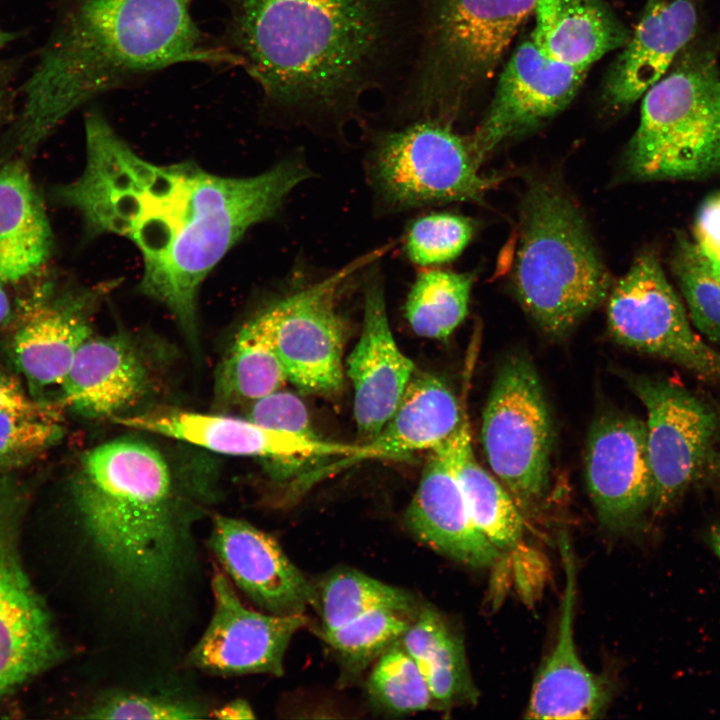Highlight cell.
Returning <instances> with one entry per match:
<instances>
[{
  "label": "cell",
  "instance_id": "cell-1",
  "mask_svg": "<svg viewBox=\"0 0 720 720\" xmlns=\"http://www.w3.org/2000/svg\"><path fill=\"white\" fill-rule=\"evenodd\" d=\"M86 163L52 191L86 231L131 240L142 254L139 289L163 304L192 340L201 283L253 225L273 217L312 173L291 157L256 176L221 177L191 162L152 164L97 111L85 117Z\"/></svg>",
  "mask_w": 720,
  "mask_h": 720
},
{
  "label": "cell",
  "instance_id": "cell-2",
  "mask_svg": "<svg viewBox=\"0 0 720 720\" xmlns=\"http://www.w3.org/2000/svg\"><path fill=\"white\" fill-rule=\"evenodd\" d=\"M223 44L295 125L341 131L378 92L387 99L415 54L413 0H224Z\"/></svg>",
  "mask_w": 720,
  "mask_h": 720
},
{
  "label": "cell",
  "instance_id": "cell-3",
  "mask_svg": "<svg viewBox=\"0 0 720 720\" xmlns=\"http://www.w3.org/2000/svg\"><path fill=\"white\" fill-rule=\"evenodd\" d=\"M194 0H64L22 88L6 157L30 154L76 108L95 96L171 65L240 66L194 22Z\"/></svg>",
  "mask_w": 720,
  "mask_h": 720
},
{
  "label": "cell",
  "instance_id": "cell-4",
  "mask_svg": "<svg viewBox=\"0 0 720 720\" xmlns=\"http://www.w3.org/2000/svg\"><path fill=\"white\" fill-rule=\"evenodd\" d=\"M73 495L91 543L122 583L144 595L173 584L188 536L158 449L133 438L93 448L83 457Z\"/></svg>",
  "mask_w": 720,
  "mask_h": 720
},
{
  "label": "cell",
  "instance_id": "cell-5",
  "mask_svg": "<svg viewBox=\"0 0 720 720\" xmlns=\"http://www.w3.org/2000/svg\"><path fill=\"white\" fill-rule=\"evenodd\" d=\"M537 0H413L418 18L412 63L386 101L397 123L453 125L494 77Z\"/></svg>",
  "mask_w": 720,
  "mask_h": 720
},
{
  "label": "cell",
  "instance_id": "cell-6",
  "mask_svg": "<svg viewBox=\"0 0 720 720\" xmlns=\"http://www.w3.org/2000/svg\"><path fill=\"white\" fill-rule=\"evenodd\" d=\"M521 215L516 291L537 325L561 337L606 299L610 278L582 215L559 187L531 182Z\"/></svg>",
  "mask_w": 720,
  "mask_h": 720
},
{
  "label": "cell",
  "instance_id": "cell-7",
  "mask_svg": "<svg viewBox=\"0 0 720 720\" xmlns=\"http://www.w3.org/2000/svg\"><path fill=\"white\" fill-rule=\"evenodd\" d=\"M625 165L640 180L688 181L720 171V65L690 45L642 96Z\"/></svg>",
  "mask_w": 720,
  "mask_h": 720
},
{
  "label": "cell",
  "instance_id": "cell-8",
  "mask_svg": "<svg viewBox=\"0 0 720 720\" xmlns=\"http://www.w3.org/2000/svg\"><path fill=\"white\" fill-rule=\"evenodd\" d=\"M469 138L421 119L374 133L366 158L376 208L394 214L453 201H481L497 182L479 173Z\"/></svg>",
  "mask_w": 720,
  "mask_h": 720
},
{
  "label": "cell",
  "instance_id": "cell-9",
  "mask_svg": "<svg viewBox=\"0 0 720 720\" xmlns=\"http://www.w3.org/2000/svg\"><path fill=\"white\" fill-rule=\"evenodd\" d=\"M390 247L362 255L317 281L296 284L262 310L288 381L300 391L324 397L341 392L347 326L339 311L340 296Z\"/></svg>",
  "mask_w": 720,
  "mask_h": 720
},
{
  "label": "cell",
  "instance_id": "cell-10",
  "mask_svg": "<svg viewBox=\"0 0 720 720\" xmlns=\"http://www.w3.org/2000/svg\"><path fill=\"white\" fill-rule=\"evenodd\" d=\"M481 439L493 473L518 506L540 502L549 486L552 424L539 376L524 355L499 368L482 417Z\"/></svg>",
  "mask_w": 720,
  "mask_h": 720
},
{
  "label": "cell",
  "instance_id": "cell-11",
  "mask_svg": "<svg viewBox=\"0 0 720 720\" xmlns=\"http://www.w3.org/2000/svg\"><path fill=\"white\" fill-rule=\"evenodd\" d=\"M27 500L24 487L0 472V701L60 657L51 617L21 559Z\"/></svg>",
  "mask_w": 720,
  "mask_h": 720
},
{
  "label": "cell",
  "instance_id": "cell-12",
  "mask_svg": "<svg viewBox=\"0 0 720 720\" xmlns=\"http://www.w3.org/2000/svg\"><path fill=\"white\" fill-rule=\"evenodd\" d=\"M607 320L621 345L669 360L704 380L720 381V352L693 331L653 254L637 257L613 287Z\"/></svg>",
  "mask_w": 720,
  "mask_h": 720
},
{
  "label": "cell",
  "instance_id": "cell-13",
  "mask_svg": "<svg viewBox=\"0 0 720 720\" xmlns=\"http://www.w3.org/2000/svg\"><path fill=\"white\" fill-rule=\"evenodd\" d=\"M632 388L647 411L652 510L658 513L703 475L713 457L718 419L707 404L674 383L637 378Z\"/></svg>",
  "mask_w": 720,
  "mask_h": 720
},
{
  "label": "cell",
  "instance_id": "cell-14",
  "mask_svg": "<svg viewBox=\"0 0 720 720\" xmlns=\"http://www.w3.org/2000/svg\"><path fill=\"white\" fill-rule=\"evenodd\" d=\"M211 588L212 616L188 654V664L221 676H281L290 640L307 623L304 614L276 615L248 608L217 566Z\"/></svg>",
  "mask_w": 720,
  "mask_h": 720
},
{
  "label": "cell",
  "instance_id": "cell-15",
  "mask_svg": "<svg viewBox=\"0 0 720 720\" xmlns=\"http://www.w3.org/2000/svg\"><path fill=\"white\" fill-rule=\"evenodd\" d=\"M589 69L554 60L529 37L501 71L482 121L469 142L479 163L503 141L550 119L576 96Z\"/></svg>",
  "mask_w": 720,
  "mask_h": 720
},
{
  "label": "cell",
  "instance_id": "cell-16",
  "mask_svg": "<svg viewBox=\"0 0 720 720\" xmlns=\"http://www.w3.org/2000/svg\"><path fill=\"white\" fill-rule=\"evenodd\" d=\"M112 420L128 428L181 440L221 454L280 462L290 469L325 458H348L357 462L366 454L362 444L311 439L272 429L248 418L227 415L162 410L121 415Z\"/></svg>",
  "mask_w": 720,
  "mask_h": 720
},
{
  "label": "cell",
  "instance_id": "cell-17",
  "mask_svg": "<svg viewBox=\"0 0 720 720\" xmlns=\"http://www.w3.org/2000/svg\"><path fill=\"white\" fill-rule=\"evenodd\" d=\"M585 479L604 526L618 531L637 524L654 496L645 424L623 414L598 417L588 436Z\"/></svg>",
  "mask_w": 720,
  "mask_h": 720
},
{
  "label": "cell",
  "instance_id": "cell-18",
  "mask_svg": "<svg viewBox=\"0 0 720 720\" xmlns=\"http://www.w3.org/2000/svg\"><path fill=\"white\" fill-rule=\"evenodd\" d=\"M209 546L223 572L264 612L304 614L317 594L270 534L244 520L215 515Z\"/></svg>",
  "mask_w": 720,
  "mask_h": 720
},
{
  "label": "cell",
  "instance_id": "cell-19",
  "mask_svg": "<svg viewBox=\"0 0 720 720\" xmlns=\"http://www.w3.org/2000/svg\"><path fill=\"white\" fill-rule=\"evenodd\" d=\"M364 280L362 331L346 360L361 443L369 442L379 434L416 370L412 360L398 347L391 331L383 282L374 264Z\"/></svg>",
  "mask_w": 720,
  "mask_h": 720
},
{
  "label": "cell",
  "instance_id": "cell-20",
  "mask_svg": "<svg viewBox=\"0 0 720 720\" xmlns=\"http://www.w3.org/2000/svg\"><path fill=\"white\" fill-rule=\"evenodd\" d=\"M448 439L429 450L405 523L434 551L473 568L488 567L501 552L471 517L452 465Z\"/></svg>",
  "mask_w": 720,
  "mask_h": 720
},
{
  "label": "cell",
  "instance_id": "cell-21",
  "mask_svg": "<svg viewBox=\"0 0 720 720\" xmlns=\"http://www.w3.org/2000/svg\"><path fill=\"white\" fill-rule=\"evenodd\" d=\"M559 547L565 586L558 636L537 673L525 717L591 719L603 711L611 690L608 680L588 670L577 653L573 632L576 565L569 538L564 534L560 536Z\"/></svg>",
  "mask_w": 720,
  "mask_h": 720
},
{
  "label": "cell",
  "instance_id": "cell-22",
  "mask_svg": "<svg viewBox=\"0 0 720 720\" xmlns=\"http://www.w3.org/2000/svg\"><path fill=\"white\" fill-rule=\"evenodd\" d=\"M698 21L694 0H647L604 80L609 106L626 108L658 82L693 41Z\"/></svg>",
  "mask_w": 720,
  "mask_h": 720
},
{
  "label": "cell",
  "instance_id": "cell-23",
  "mask_svg": "<svg viewBox=\"0 0 720 720\" xmlns=\"http://www.w3.org/2000/svg\"><path fill=\"white\" fill-rule=\"evenodd\" d=\"M148 384L147 367L136 347L117 334L89 337L60 387L62 400L76 412L114 419L145 395Z\"/></svg>",
  "mask_w": 720,
  "mask_h": 720
},
{
  "label": "cell",
  "instance_id": "cell-24",
  "mask_svg": "<svg viewBox=\"0 0 720 720\" xmlns=\"http://www.w3.org/2000/svg\"><path fill=\"white\" fill-rule=\"evenodd\" d=\"M88 296L40 301L17 325L8 353L32 389L60 386L78 350L91 337Z\"/></svg>",
  "mask_w": 720,
  "mask_h": 720
},
{
  "label": "cell",
  "instance_id": "cell-25",
  "mask_svg": "<svg viewBox=\"0 0 720 720\" xmlns=\"http://www.w3.org/2000/svg\"><path fill=\"white\" fill-rule=\"evenodd\" d=\"M530 35L548 57L589 69L622 49L631 32L604 0H537Z\"/></svg>",
  "mask_w": 720,
  "mask_h": 720
},
{
  "label": "cell",
  "instance_id": "cell-26",
  "mask_svg": "<svg viewBox=\"0 0 720 720\" xmlns=\"http://www.w3.org/2000/svg\"><path fill=\"white\" fill-rule=\"evenodd\" d=\"M462 411L463 406L441 378L416 369L379 434L361 444L369 459L402 460L447 440L458 428Z\"/></svg>",
  "mask_w": 720,
  "mask_h": 720
},
{
  "label": "cell",
  "instance_id": "cell-27",
  "mask_svg": "<svg viewBox=\"0 0 720 720\" xmlns=\"http://www.w3.org/2000/svg\"><path fill=\"white\" fill-rule=\"evenodd\" d=\"M53 234L43 201L22 158L0 168V279L18 282L50 258Z\"/></svg>",
  "mask_w": 720,
  "mask_h": 720
},
{
  "label": "cell",
  "instance_id": "cell-28",
  "mask_svg": "<svg viewBox=\"0 0 720 720\" xmlns=\"http://www.w3.org/2000/svg\"><path fill=\"white\" fill-rule=\"evenodd\" d=\"M400 642L422 672L433 708L449 710L477 701L463 640L438 611L420 608Z\"/></svg>",
  "mask_w": 720,
  "mask_h": 720
},
{
  "label": "cell",
  "instance_id": "cell-29",
  "mask_svg": "<svg viewBox=\"0 0 720 720\" xmlns=\"http://www.w3.org/2000/svg\"><path fill=\"white\" fill-rule=\"evenodd\" d=\"M448 441L452 465L474 523L500 552L514 549L523 537L522 515L502 483L478 463L465 407Z\"/></svg>",
  "mask_w": 720,
  "mask_h": 720
},
{
  "label": "cell",
  "instance_id": "cell-30",
  "mask_svg": "<svg viewBox=\"0 0 720 720\" xmlns=\"http://www.w3.org/2000/svg\"><path fill=\"white\" fill-rule=\"evenodd\" d=\"M286 370L261 310L236 334L216 374V400L222 405L251 404L284 387Z\"/></svg>",
  "mask_w": 720,
  "mask_h": 720
},
{
  "label": "cell",
  "instance_id": "cell-31",
  "mask_svg": "<svg viewBox=\"0 0 720 720\" xmlns=\"http://www.w3.org/2000/svg\"><path fill=\"white\" fill-rule=\"evenodd\" d=\"M322 632L336 629L370 611L390 609L409 615L415 599L408 591L383 583L360 571H332L316 588Z\"/></svg>",
  "mask_w": 720,
  "mask_h": 720
},
{
  "label": "cell",
  "instance_id": "cell-32",
  "mask_svg": "<svg viewBox=\"0 0 720 720\" xmlns=\"http://www.w3.org/2000/svg\"><path fill=\"white\" fill-rule=\"evenodd\" d=\"M472 283V275L466 273H419L404 307L412 331L428 339H447L467 315Z\"/></svg>",
  "mask_w": 720,
  "mask_h": 720
},
{
  "label": "cell",
  "instance_id": "cell-33",
  "mask_svg": "<svg viewBox=\"0 0 720 720\" xmlns=\"http://www.w3.org/2000/svg\"><path fill=\"white\" fill-rule=\"evenodd\" d=\"M410 622L407 614L376 609L321 635L337 655L345 675L357 676L402 637Z\"/></svg>",
  "mask_w": 720,
  "mask_h": 720
},
{
  "label": "cell",
  "instance_id": "cell-34",
  "mask_svg": "<svg viewBox=\"0 0 720 720\" xmlns=\"http://www.w3.org/2000/svg\"><path fill=\"white\" fill-rule=\"evenodd\" d=\"M672 269L697 330L720 342V274L696 240L679 237Z\"/></svg>",
  "mask_w": 720,
  "mask_h": 720
},
{
  "label": "cell",
  "instance_id": "cell-35",
  "mask_svg": "<svg viewBox=\"0 0 720 720\" xmlns=\"http://www.w3.org/2000/svg\"><path fill=\"white\" fill-rule=\"evenodd\" d=\"M370 700L392 714H408L434 707L428 684L400 639L378 658L367 682Z\"/></svg>",
  "mask_w": 720,
  "mask_h": 720
},
{
  "label": "cell",
  "instance_id": "cell-36",
  "mask_svg": "<svg viewBox=\"0 0 720 720\" xmlns=\"http://www.w3.org/2000/svg\"><path fill=\"white\" fill-rule=\"evenodd\" d=\"M474 226L466 217L451 213H431L409 226L404 252L414 264L430 266L456 258L467 246Z\"/></svg>",
  "mask_w": 720,
  "mask_h": 720
},
{
  "label": "cell",
  "instance_id": "cell-37",
  "mask_svg": "<svg viewBox=\"0 0 720 720\" xmlns=\"http://www.w3.org/2000/svg\"><path fill=\"white\" fill-rule=\"evenodd\" d=\"M57 417L0 410V470L32 460L62 436Z\"/></svg>",
  "mask_w": 720,
  "mask_h": 720
},
{
  "label": "cell",
  "instance_id": "cell-38",
  "mask_svg": "<svg viewBox=\"0 0 720 720\" xmlns=\"http://www.w3.org/2000/svg\"><path fill=\"white\" fill-rule=\"evenodd\" d=\"M198 703L168 696L114 692L100 698L88 709L90 719L186 720L206 717Z\"/></svg>",
  "mask_w": 720,
  "mask_h": 720
},
{
  "label": "cell",
  "instance_id": "cell-39",
  "mask_svg": "<svg viewBox=\"0 0 720 720\" xmlns=\"http://www.w3.org/2000/svg\"><path fill=\"white\" fill-rule=\"evenodd\" d=\"M247 418L272 429L311 439L321 438L313 429L303 401L296 394L282 389L249 404Z\"/></svg>",
  "mask_w": 720,
  "mask_h": 720
},
{
  "label": "cell",
  "instance_id": "cell-40",
  "mask_svg": "<svg viewBox=\"0 0 720 720\" xmlns=\"http://www.w3.org/2000/svg\"><path fill=\"white\" fill-rule=\"evenodd\" d=\"M696 241L720 274V194L704 203L695 223Z\"/></svg>",
  "mask_w": 720,
  "mask_h": 720
},
{
  "label": "cell",
  "instance_id": "cell-41",
  "mask_svg": "<svg viewBox=\"0 0 720 720\" xmlns=\"http://www.w3.org/2000/svg\"><path fill=\"white\" fill-rule=\"evenodd\" d=\"M0 410L57 417L55 410L29 397L19 383L0 368Z\"/></svg>",
  "mask_w": 720,
  "mask_h": 720
},
{
  "label": "cell",
  "instance_id": "cell-42",
  "mask_svg": "<svg viewBox=\"0 0 720 720\" xmlns=\"http://www.w3.org/2000/svg\"><path fill=\"white\" fill-rule=\"evenodd\" d=\"M13 68L0 63V125L11 115Z\"/></svg>",
  "mask_w": 720,
  "mask_h": 720
},
{
  "label": "cell",
  "instance_id": "cell-43",
  "mask_svg": "<svg viewBox=\"0 0 720 720\" xmlns=\"http://www.w3.org/2000/svg\"><path fill=\"white\" fill-rule=\"evenodd\" d=\"M216 719L242 720L254 719L256 716L251 705L244 699L232 700L211 712Z\"/></svg>",
  "mask_w": 720,
  "mask_h": 720
},
{
  "label": "cell",
  "instance_id": "cell-44",
  "mask_svg": "<svg viewBox=\"0 0 720 720\" xmlns=\"http://www.w3.org/2000/svg\"><path fill=\"white\" fill-rule=\"evenodd\" d=\"M5 284L0 279V329L7 326L13 318L12 304L5 289Z\"/></svg>",
  "mask_w": 720,
  "mask_h": 720
},
{
  "label": "cell",
  "instance_id": "cell-45",
  "mask_svg": "<svg viewBox=\"0 0 720 720\" xmlns=\"http://www.w3.org/2000/svg\"><path fill=\"white\" fill-rule=\"evenodd\" d=\"M708 539L714 553L720 560V523L710 529Z\"/></svg>",
  "mask_w": 720,
  "mask_h": 720
},
{
  "label": "cell",
  "instance_id": "cell-46",
  "mask_svg": "<svg viewBox=\"0 0 720 720\" xmlns=\"http://www.w3.org/2000/svg\"><path fill=\"white\" fill-rule=\"evenodd\" d=\"M15 38V34L0 28V49Z\"/></svg>",
  "mask_w": 720,
  "mask_h": 720
}]
</instances>
